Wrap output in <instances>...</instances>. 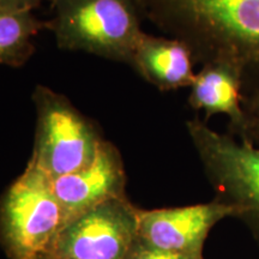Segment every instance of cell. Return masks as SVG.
Instances as JSON below:
<instances>
[{
	"mask_svg": "<svg viewBox=\"0 0 259 259\" xmlns=\"http://www.w3.org/2000/svg\"><path fill=\"white\" fill-rule=\"evenodd\" d=\"M144 18L183 41L194 63L231 61L259 97V0H139Z\"/></svg>",
	"mask_w": 259,
	"mask_h": 259,
	"instance_id": "cell-1",
	"label": "cell"
},
{
	"mask_svg": "<svg viewBox=\"0 0 259 259\" xmlns=\"http://www.w3.org/2000/svg\"><path fill=\"white\" fill-rule=\"evenodd\" d=\"M47 29L63 51L130 65L144 18L139 0H51Z\"/></svg>",
	"mask_w": 259,
	"mask_h": 259,
	"instance_id": "cell-2",
	"label": "cell"
},
{
	"mask_svg": "<svg viewBox=\"0 0 259 259\" xmlns=\"http://www.w3.org/2000/svg\"><path fill=\"white\" fill-rule=\"evenodd\" d=\"M186 130L216 199L231 205L259 244V147L193 118Z\"/></svg>",
	"mask_w": 259,
	"mask_h": 259,
	"instance_id": "cell-3",
	"label": "cell"
},
{
	"mask_svg": "<svg viewBox=\"0 0 259 259\" xmlns=\"http://www.w3.org/2000/svg\"><path fill=\"white\" fill-rule=\"evenodd\" d=\"M32 102L36 126L29 162L52 180L88 167L105 141L99 125L46 85H36Z\"/></svg>",
	"mask_w": 259,
	"mask_h": 259,
	"instance_id": "cell-4",
	"label": "cell"
},
{
	"mask_svg": "<svg viewBox=\"0 0 259 259\" xmlns=\"http://www.w3.org/2000/svg\"><path fill=\"white\" fill-rule=\"evenodd\" d=\"M66 216L52 179L28 162L0 197V241L10 259H44Z\"/></svg>",
	"mask_w": 259,
	"mask_h": 259,
	"instance_id": "cell-5",
	"label": "cell"
},
{
	"mask_svg": "<svg viewBox=\"0 0 259 259\" xmlns=\"http://www.w3.org/2000/svg\"><path fill=\"white\" fill-rule=\"evenodd\" d=\"M138 209L107 200L63 227L44 259H125L138 236Z\"/></svg>",
	"mask_w": 259,
	"mask_h": 259,
	"instance_id": "cell-6",
	"label": "cell"
},
{
	"mask_svg": "<svg viewBox=\"0 0 259 259\" xmlns=\"http://www.w3.org/2000/svg\"><path fill=\"white\" fill-rule=\"evenodd\" d=\"M235 210L219 199L176 208L138 209V236L161 250L203 259L206 236Z\"/></svg>",
	"mask_w": 259,
	"mask_h": 259,
	"instance_id": "cell-7",
	"label": "cell"
},
{
	"mask_svg": "<svg viewBox=\"0 0 259 259\" xmlns=\"http://www.w3.org/2000/svg\"><path fill=\"white\" fill-rule=\"evenodd\" d=\"M52 184L66 223L107 200L125 198L126 173L120 151L105 139L88 167Z\"/></svg>",
	"mask_w": 259,
	"mask_h": 259,
	"instance_id": "cell-8",
	"label": "cell"
},
{
	"mask_svg": "<svg viewBox=\"0 0 259 259\" xmlns=\"http://www.w3.org/2000/svg\"><path fill=\"white\" fill-rule=\"evenodd\" d=\"M187 102L194 111L204 112V121L212 115H226L228 119L227 134L236 139L242 137L244 85L240 70L231 61L215 60L202 65L190 85Z\"/></svg>",
	"mask_w": 259,
	"mask_h": 259,
	"instance_id": "cell-9",
	"label": "cell"
},
{
	"mask_svg": "<svg viewBox=\"0 0 259 259\" xmlns=\"http://www.w3.org/2000/svg\"><path fill=\"white\" fill-rule=\"evenodd\" d=\"M192 52L178 38L143 32L130 66L160 92L190 88L194 76Z\"/></svg>",
	"mask_w": 259,
	"mask_h": 259,
	"instance_id": "cell-10",
	"label": "cell"
},
{
	"mask_svg": "<svg viewBox=\"0 0 259 259\" xmlns=\"http://www.w3.org/2000/svg\"><path fill=\"white\" fill-rule=\"evenodd\" d=\"M47 22L32 11H16L0 8V65L21 67L35 53L34 38Z\"/></svg>",
	"mask_w": 259,
	"mask_h": 259,
	"instance_id": "cell-11",
	"label": "cell"
},
{
	"mask_svg": "<svg viewBox=\"0 0 259 259\" xmlns=\"http://www.w3.org/2000/svg\"><path fill=\"white\" fill-rule=\"evenodd\" d=\"M245 127L240 141L248 142L259 147V97L244 96Z\"/></svg>",
	"mask_w": 259,
	"mask_h": 259,
	"instance_id": "cell-12",
	"label": "cell"
},
{
	"mask_svg": "<svg viewBox=\"0 0 259 259\" xmlns=\"http://www.w3.org/2000/svg\"><path fill=\"white\" fill-rule=\"evenodd\" d=\"M125 259H198L190 255L174 253V252L164 251L161 248L154 247L153 245L145 242L143 239L137 236L132 247L130 248Z\"/></svg>",
	"mask_w": 259,
	"mask_h": 259,
	"instance_id": "cell-13",
	"label": "cell"
},
{
	"mask_svg": "<svg viewBox=\"0 0 259 259\" xmlns=\"http://www.w3.org/2000/svg\"><path fill=\"white\" fill-rule=\"evenodd\" d=\"M44 0H0V8L16 11H34Z\"/></svg>",
	"mask_w": 259,
	"mask_h": 259,
	"instance_id": "cell-14",
	"label": "cell"
}]
</instances>
